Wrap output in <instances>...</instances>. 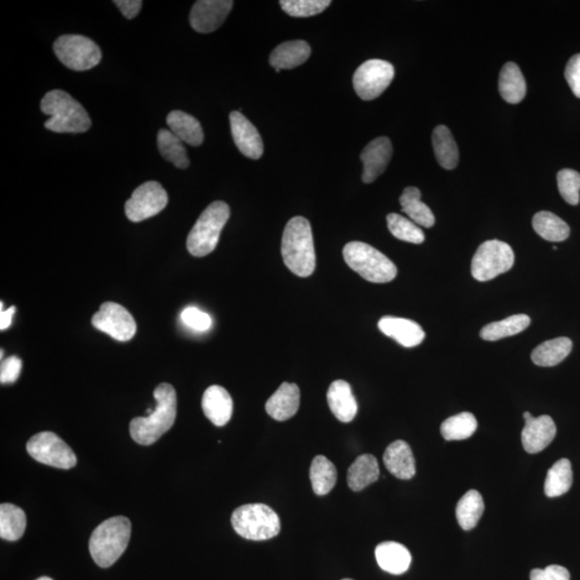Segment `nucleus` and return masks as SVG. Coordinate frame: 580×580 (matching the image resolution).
Listing matches in <instances>:
<instances>
[{"label": "nucleus", "instance_id": "obj_4", "mask_svg": "<svg viewBox=\"0 0 580 580\" xmlns=\"http://www.w3.org/2000/svg\"><path fill=\"white\" fill-rule=\"evenodd\" d=\"M132 524L124 516L99 525L90 538V552L98 567L107 568L118 560L128 546Z\"/></svg>", "mask_w": 580, "mask_h": 580}, {"label": "nucleus", "instance_id": "obj_10", "mask_svg": "<svg viewBox=\"0 0 580 580\" xmlns=\"http://www.w3.org/2000/svg\"><path fill=\"white\" fill-rule=\"evenodd\" d=\"M28 452L30 457L46 466L69 470L77 464L75 453L53 432H40L30 437Z\"/></svg>", "mask_w": 580, "mask_h": 580}, {"label": "nucleus", "instance_id": "obj_26", "mask_svg": "<svg viewBox=\"0 0 580 580\" xmlns=\"http://www.w3.org/2000/svg\"><path fill=\"white\" fill-rule=\"evenodd\" d=\"M380 478L378 460L373 454L365 453L355 460L348 469L347 484L353 491H362Z\"/></svg>", "mask_w": 580, "mask_h": 580}, {"label": "nucleus", "instance_id": "obj_32", "mask_svg": "<svg viewBox=\"0 0 580 580\" xmlns=\"http://www.w3.org/2000/svg\"><path fill=\"white\" fill-rule=\"evenodd\" d=\"M485 504L482 494L477 490H470L458 502L456 517L463 530L470 531L477 527L482 519Z\"/></svg>", "mask_w": 580, "mask_h": 580}, {"label": "nucleus", "instance_id": "obj_34", "mask_svg": "<svg viewBox=\"0 0 580 580\" xmlns=\"http://www.w3.org/2000/svg\"><path fill=\"white\" fill-rule=\"evenodd\" d=\"M530 323V317L525 315L510 316L506 320L488 323L480 331V338L485 341H498L526 331Z\"/></svg>", "mask_w": 580, "mask_h": 580}, {"label": "nucleus", "instance_id": "obj_33", "mask_svg": "<svg viewBox=\"0 0 580 580\" xmlns=\"http://www.w3.org/2000/svg\"><path fill=\"white\" fill-rule=\"evenodd\" d=\"M337 469L325 456L313 459L310 469V479L313 491L317 495H326L337 483Z\"/></svg>", "mask_w": 580, "mask_h": 580}, {"label": "nucleus", "instance_id": "obj_5", "mask_svg": "<svg viewBox=\"0 0 580 580\" xmlns=\"http://www.w3.org/2000/svg\"><path fill=\"white\" fill-rule=\"evenodd\" d=\"M345 263L371 283H389L396 279V265L380 250L364 242H349L343 249Z\"/></svg>", "mask_w": 580, "mask_h": 580}, {"label": "nucleus", "instance_id": "obj_6", "mask_svg": "<svg viewBox=\"0 0 580 580\" xmlns=\"http://www.w3.org/2000/svg\"><path fill=\"white\" fill-rule=\"evenodd\" d=\"M230 217L226 202L214 201L193 225L188 234L186 247L195 257H205L216 249L222 230Z\"/></svg>", "mask_w": 580, "mask_h": 580}, {"label": "nucleus", "instance_id": "obj_11", "mask_svg": "<svg viewBox=\"0 0 580 580\" xmlns=\"http://www.w3.org/2000/svg\"><path fill=\"white\" fill-rule=\"evenodd\" d=\"M395 78V68L389 61L369 60L355 72V92L363 101H373L386 91Z\"/></svg>", "mask_w": 580, "mask_h": 580}, {"label": "nucleus", "instance_id": "obj_20", "mask_svg": "<svg viewBox=\"0 0 580 580\" xmlns=\"http://www.w3.org/2000/svg\"><path fill=\"white\" fill-rule=\"evenodd\" d=\"M300 406V389L296 384L283 383L266 401L265 411L278 421L290 420Z\"/></svg>", "mask_w": 580, "mask_h": 580}, {"label": "nucleus", "instance_id": "obj_43", "mask_svg": "<svg viewBox=\"0 0 580 580\" xmlns=\"http://www.w3.org/2000/svg\"><path fill=\"white\" fill-rule=\"evenodd\" d=\"M22 371V360L17 356H12L3 360L0 368V381L2 384H12L20 378Z\"/></svg>", "mask_w": 580, "mask_h": 580}, {"label": "nucleus", "instance_id": "obj_31", "mask_svg": "<svg viewBox=\"0 0 580 580\" xmlns=\"http://www.w3.org/2000/svg\"><path fill=\"white\" fill-rule=\"evenodd\" d=\"M532 225L538 236L546 241L562 242L569 237L568 225L551 212L536 213L532 219Z\"/></svg>", "mask_w": 580, "mask_h": 580}, {"label": "nucleus", "instance_id": "obj_7", "mask_svg": "<svg viewBox=\"0 0 580 580\" xmlns=\"http://www.w3.org/2000/svg\"><path fill=\"white\" fill-rule=\"evenodd\" d=\"M232 525L240 536L249 541H266L279 535L278 514L265 504H245L233 511Z\"/></svg>", "mask_w": 580, "mask_h": 580}, {"label": "nucleus", "instance_id": "obj_40", "mask_svg": "<svg viewBox=\"0 0 580 580\" xmlns=\"http://www.w3.org/2000/svg\"><path fill=\"white\" fill-rule=\"evenodd\" d=\"M282 9L294 18H310L331 6V0H282Z\"/></svg>", "mask_w": 580, "mask_h": 580}, {"label": "nucleus", "instance_id": "obj_25", "mask_svg": "<svg viewBox=\"0 0 580 580\" xmlns=\"http://www.w3.org/2000/svg\"><path fill=\"white\" fill-rule=\"evenodd\" d=\"M167 124L172 133L179 138L183 143L192 146H200L203 143L205 135L201 124L192 115L175 110L167 117Z\"/></svg>", "mask_w": 580, "mask_h": 580}, {"label": "nucleus", "instance_id": "obj_24", "mask_svg": "<svg viewBox=\"0 0 580 580\" xmlns=\"http://www.w3.org/2000/svg\"><path fill=\"white\" fill-rule=\"evenodd\" d=\"M311 55L310 45L306 41H287L276 46L270 55V64L276 71L294 69L308 60Z\"/></svg>", "mask_w": 580, "mask_h": 580}, {"label": "nucleus", "instance_id": "obj_27", "mask_svg": "<svg viewBox=\"0 0 580 580\" xmlns=\"http://www.w3.org/2000/svg\"><path fill=\"white\" fill-rule=\"evenodd\" d=\"M499 91L502 98L509 103H519L524 101L527 86L524 75L515 62H506L499 77Z\"/></svg>", "mask_w": 580, "mask_h": 580}, {"label": "nucleus", "instance_id": "obj_1", "mask_svg": "<svg viewBox=\"0 0 580 580\" xmlns=\"http://www.w3.org/2000/svg\"><path fill=\"white\" fill-rule=\"evenodd\" d=\"M156 407L146 417L134 418L130 436L140 445H151L171 429L176 418V393L174 386L163 383L154 390Z\"/></svg>", "mask_w": 580, "mask_h": 580}, {"label": "nucleus", "instance_id": "obj_19", "mask_svg": "<svg viewBox=\"0 0 580 580\" xmlns=\"http://www.w3.org/2000/svg\"><path fill=\"white\" fill-rule=\"evenodd\" d=\"M201 405L208 420L216 427L227 425L232 420L233 402L228 391L222 386L208 387L203 394Z\"/></svg>", "mask_w": 580, "mask_h": 580}, {"label": "nucleus", "instance_id": "obj_49", "mask_svg": "<svg viewBox=\"0 0 580 580\" xmlns=\"http://www.w3.org/2000/svg\"><path fill=\"white\" fill-rule=\"evenodd\" d=\"M343 580H352V579H343Z\"/></svg>", "mask_w": 580, "mask_h": 580}, {"label": "nucleus", "instance_id": "obj_39", "mask_svg": "<svg viewBox=\"0 0 580 580\" xmlns=\"http://www.w3.org/2000/svg\"><path fill=\"white\" fill-rule=\"evenodd\" d=\"M387 224L391 234L401 241L421 244L425 241V233L417 224L400 214L391 213L387 216Z\"/></svg>", "mask_w": 580, "mask_h": 580}, {"label": "nucleus", "instance_id": "obj_17", "mask_svg": "<svg viewBox=\"0 0 580 580\" xmlns=\"http://www.w3.org/2000/svg\"><path fill=\"white\" fill-rule=\"evenodd\" d=\"M391 156H393V144L389 138H376L365 146L360 155L364 164L363 181L365 184H370L384 174Z\"/></svg>", "mask_w": 580, "mask_h": 580}, {"label": "nucleus", "instance_id": "obj_28", "mask_svg": "<svg viewBox=\"0 0 580 580\" xmlns=\"http://www.w3.org/2000/svg\"><path fill=\"white\" fill-rule=\"evenodd\" d=\"M421 192L417 187H406L400 197V205L413 222L418 226L431 228L436 224L430 208L421 200Z\"/></svg>", "mask_w": 580, "mask_h": 580}, {"label": "nucleus", "instance_id": "obj_37", "mask_svg": "<svg viewBox=\"0 0 580 580\" xmlns=\"http://www.w3.org/2000/svg\"><path fill=\"white\" fill-rule=\"evenodd\" d=\"M159 153L163 158L174 164L176 168L186 169L190 166L187 151L182 141L171 130L160 129L158 135Z\"/></svg>", "mask_w": 580, "mask_h": 580}, {"label": "nucleus", "instance_id": "obj_48", "mask_svg": "<svg viewBox=\"0 0 580 580\" xmlns=\"http://www.w3.org/2000/svg\"><path fill=\"white\" fill-rule=\"evenodd\" d=\"M37 580H53V579H52L50 577L44 576V577H40V578H38Z\"/></svg>", "mask_w": 580, "mask_h": 580}, {"label": "nucleus", "instance_id": "obj_29", "mask_svg": "<svg viewBox=\"0 0 580 580\" xmlns=\"http://www.w3.org/2000/svg\"><path fill=\"white\" fill-rule=\"evenodd\" d=\"M573 348L568 338H557L538 345L531 355L532 362L540 367H555L563 362Z\"/></svg>", "mask_w": 580, "mask_h": 580}, {"label": "nucleus", "instance_id": "obj_38", "mask_svg": "<svg viewBox=\"0 0 580 580\" xmlns=\"http://www.w3.org/2000/svg\"><path fill=\"white\" fill-rule=\"evenodd\" d=\"M478 429L477 418L472 413L463 412L447 418L442 423L441 433L446 441H462L471 437Z\"/></svg>", "mask_w": 580, "mask_h": 580}, {"label": "nucleus", "instance_id": "obj_23", "mask_svg": "<svg viewBox=\"0 0 580 580\" xmlns=\"http://www.w3.org/2000/svg\"><path fill=\"white\" fill-rule=\"evenodd\" d=\"M375 558L383 571L393 575L405 573L412 563L409 550L396 542L381 543L376 547Z\"/></svg>", "mask_w": 580, "mask_h": 580}, {"label": "nucleus", "instance_id": "obj_3", "mask_svg": "<svg viewBox=\"0 0 580 580\" xmlns=\"http://www.w3.org/2000/svg\"><path fill=\"white\" fill-rule=\"evenodd\" d=\"M41 111L49 115L45 127L57 134H81L92 127L85 107L61 90L46 93L41 101Z\"/></svg>", "mask_w": 580, "mask_h": 580}, {"label": "nucleus", "instance_id": "obj_47", "mask_svg": "<svg viewBox=\"0 0 580 580\" xmlns=\"http://www.w3.org/2000/svg\"><path fill=\"white\" fill-rule=\"evenodd\" d=\"M15 313V306L9 307L8 310L4 311L2 302V312H0V329L6 331L12 325V317Z\"/></svg>", "mask_w": 580, "mask_h": 580}, {"label": "nucleus", "instance_id": "obj_9", "mask_svg": "<svg viewBox=\"0 0 580 580\" xmlns=\"http://www.w3.org/2000/svg\"><path fill=\"white\" fill-rule=\"evenodd\" d=\"M53 49L61 64L75 71H86L102 61L96 43L81 35H64L56 39Z\"/></svg>", "mask_w": 580, "mask_h": 580}, {"label": "nucleus", "instance_id": "obj_18", "mask_svg": "<svg viewBox=\"0 0 580 580\" xmlns=\"http://www.w3.org/2000/svg\"><path fill=\"white\" fill-rule=\"evenodd\" d=\"M379 328L385 336L407 348L418 347L426 337L425 331L416 322L406 318L385 316L379 322Z\"/></svg>", "mask_w": 580, "mask_h": 580}, {"label": "nucleus", "instance_id": "obj_21", "mask_svg": "<svg viewBox=\"0 0 580 580\" xmlns=\"http://www.w3.org/2000/svg\"><path fill=\"white\" fill-rule=\"evenodd\" d=\"M327 401L332 414L342 422H351L358 413L356 398L352 391V387L347 381L334 380L329 387Z\"/></svg>", "mask_w": 580, "mask_h": 580}, {"label": "nucleus", "instance_id": "obj_13", "mask_svg": "<svg viewBox=\"0 0 580 580\" xmlns=\"http://www.w3.org/2000/svg\"><path fill=\"white\" fill-rule=\"evenodd\" d=\"M93 326L119 342H128L135 336L137 323L130 313L114 302H104L92 318Z\"/></svg>", "mask_w": 580, "mask_h": 580}, {"label": "nucleus", "instance_id": "obj_46", "mask_svg": "<svg viewBox=\"0 0 580 580\" xmlns=\"http://www.w3.org/2000/svg\"><path fill=\"white\" fill-rule=\"evenodd\" d=\"M114 4L125 18L132 20L137 17L143 3L141 0H115Z\"/></svg>", "mask_w": 580, "mask_h": 580}, {"label": "nucleus", "instance_id": "obj_15", "mask_svg": "<svg viewBox=\"0 0 580 580\" xmlns=\"http://www.w3.org/2000/svg\"><path fill=\"white\" fill-rule=\"evenodd\" d=\"M526 426L521 433V442L526 452L537 453L550 445L557 435V427L551 416L533 417L530 412L524 413Z\"/></svg>", "mask_w": 580, "mask_h": 580}, {"label": "nucleus", "instance_id": "obj_44", "mask_svg": "<svg viewBox=\"0 0 580 580\" xmlns=\"http://www.w3.org/2000/svg\"><path fill=\"white\" fill-rule=\"evenodd\" d=\"M569 87L575 96L580 99V54L571 57L564 72Z\"/></svg>", "mask_w": 580, "mask_h": 580}, {"label": "nucleus", "instance_id": "obj_16", "mask_svg": "<svg viewBox=\"0 0 580 580\" xmlns=\"http://www.w3.org/2000/svg\"><path fill=\"white\" fill-rule=\"evenodd\" d=\"M229 119L234 144L239 151L250 159H259L264 154V143L257 128L239 111L230 113Z\"/></svg>", "mask_w": 580, "mask_h": 580}, {"label": "nucleus", "instance_id": "obj_12", "mask_svg": "<svg viewBox=\"0 0 580 580\" xmlns=\"http://www.w3.org/2000/svg\"><path fill=\"white\" fill-rule=\"evenodd\" d=\"M168 193L159 182L150 181L135 188L132 198L125 203L129 221L139 223L158 216L168 205Z\"/></svg>", "mask_w": 580, "mask_h": 580}, {"label": "nucleus", "instance_id": "obj_45", "mask_svg": "<svg viewBox=\"0 0 580 580\" xmlns=\"http://www.w3.org/2000/svg\"><path fill=\"white\" fill-rule=\"evenodd\" d=\"M530 580H569V572L561 566L535 568L531 572Z\"/></svg>", "mask_w": 580, "mask_h": 580}, {"label": "nucleus", "instance_id": "obj_36", "mask_svg": "<svg viewBox=\"0 0 580 580\" xmlns=\"http://www.w3.org/2000/svg\"><path fill=\"white\" fill-rule=\"evenodd\" d=\"M573 484L572 464L568 459L559 460L547 473L545 494L548 498H557L566 494Z\"/></svg>", "mask_w": 580, "mask_h": 580}, {"label": "nucleus", "instance_id": "obj_42", "mask_svg": "<svg viewBox=\"0 0 580 580\" xmlns=\"http://www.w3.org/2000/svg\"><path fill=\"white\" fill-rule=\"evenodd\" d=\"M182 321L185 325L197 331H207L212 326V318L197 307H187L182 312Z\"/></svg>", "mask_w": 580, "mask_h": 580}, {"label": "nucleus", "instance_id": "obj_41", "mask_svg": "<svg viewBox=\"0 0 580 580\" xmlns=\"http://www.w3.org/2000/svg\"><path fill=\"white\" fill-rule=\"evenodd\" d=\"M558 188L564 200L577 206L580 200V174L573 169H562L557 175Z\"/></svg>", "mask_w": 580, "mask_h": 580}, {"label": "nucleus", "instance_id": "obj_22", "mask_svg": "<svg viewBox=\"0 0 580 580\" xmlns=\"http://www.w3.org/2000/svg\"><path fill=\"white\" fill-rule=\"evenodd\" d=\"M385 467L396 478L411 479L416 474L415 458L404 441H396L387 447L384 453Z\"/></svg>", "mask_w": 580, "mask_h": 580}, {"label": "nucleus", "instance_id": "obj_2", "mask_svg": "<svg viewBox=\"0 0 580 580\" xmlns=\"http://www.w3.org/2000/svg\"><path fill=\"white\" fill-rule=\"evenodd\" d=\"M282 256L292 274L307 278L316 268L315 240L310 222L302 216L291 218L282 239Z\"/></svg>", "mask_w": 580, "mask_h": 580}, {"label": "nucleus", "instance_id": "obj_35", "mask_svg": "<svg viewBox=\"0 0 580 580\" xmlns=\"http://www.w3.org/2000/svg\"><path fill=\"white\" fill-rule=\"evenodd\" d=\"M26 529V516L22 509L13 504L0 506V537L9 542L19 541Z\"/></svg>", "mask_w": 580, "mask_h": 580}, {"label": "nucleus", "instance_id": "obj_14", "mask_svg": "<svg viewBox=\"0 0 580 580\" xmlns=\"http://www.w3.org/2000/svg\"><path fill=\"white\" fill-rule=\"evenodd\" d=\"M233 7L232 0H200L193 4L190 22L200 34L213 33L221 28Z\"/></svg>", "mask_w": 580, "mask_h": 580}, {"label": "nucleus", "instance_id": "obj_30", "mask_svg": "<svg viewBox=\"0 0 580 580\" xmlns=\"http://www.w3.org/2000/svg\"><path fill=\"white\" fill-rule=\"evenodd\" d=\"M432 144L437 163L446 170L456 168L459 161V151L451 130L444 125L436 127L433 130Z\"/></svg>", "mask_w": 580, "mask_h": 580}, {"label": "nucleus", "instance_id": "obj_8", "mask_svg": "<svg viewBox=\"0 0 580 580\" xmlns=\"http://www.w3.org/2000/svg\"><path fill=\"white\" fill-rule=\"evenodd\" d=\"M515 263L514 250L510 245L499 240H489L475 253L471 271L475 280L487 282L508 273Z\"/></svg>", "mask_w": 580, "mask_h": 580}]
</instances>
